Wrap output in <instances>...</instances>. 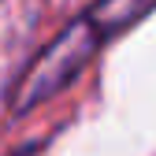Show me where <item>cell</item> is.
<instances>
[{"mask_svg":"<svg viewBox=\"0 0 156 156\" xmlns=\"http://www.w3.org/2000/svg\"><path fill=\"white\" fill-rule=\"evenodd\" d=\"M152 8H156V0H97L82 19H74L23 71V78L15 82V93H11V112H30L41 101L56 97L63 86H71L104 41L138 26Z\"/></svg>","mask_w":156,"mask_h":156,"instance_id":"1","label":"cell"}]
</instances>
